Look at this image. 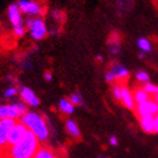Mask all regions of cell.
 <instances>
[{
	"label": "cell",
	"mask_w": 158,
	"mask_h": 158,
	"mask_svg": "<svg viewBox=\"0 0 158 158\" xmlns=\"http://www.w3.org/2000/svg\"><path fill=\"white\" fill-rule=\"evenodd\" d=\"M39 149V138L34 132L28 130L17 145L9 148L8 158H33Z\"/></svg>",
	"instance_id": "cell-1"
},
{
	"label": "cell",
	"mask_w": 158,
	"mask_h": 158,
	"mask_svg": "<svg viewBox=\"0 0 158 158\" xmlns=\"http://www.w3.org/2000/svg\"><path fill=\"white\" fill-rule=\"evenodd\" d=\"M18 6H19L22 13L27 14V15H33L37 16L43 13L42 7L35 1H31V0H18Z\"/></svg>",
	"instance_id": "cell-8"
},
{
	"label": "cell",
	"mask_w": 158,
	"mask_h": 158,
	"mask_svg": "<svg viewBox=\"0 0 158 158\" xmlns=\"http://www.w3.org/2000/svg\"><path fill=\"white\" fill-rule=\"evenodd\" d=\"M14 34L17 35V36H23L25 34V27L22 25V26H17L14 27Z\"/></svg>",
	"instance_id": "cell-23"
},
{
	"label": "cell",
	"mask_w": 158,
	"mask_h": 158,
	"mask_svg": "<svg viewBox=\"0 0 158 158\" xmlns=\"http://www.w3.org/2000/svg\"><path fill=\"white\" fill-rule=\"evenodd\" d=\"M154 99H155L156 102H157V103H158V94H157V95H156V96H155V98H154Z\"/></svg>",
	"instance_id": "cell-31"
},
{
	"label": "cell",
	"mask_w": 158,
	"mask_h": 158,
	"mask_svg": "<svg viewBox=\"0 0 158 158\" xmlns=\"http://www.w3.org/2000/svg\"><path fill=\"white\" fill-rule=\"evenodd\" d=\"M140 127L146 133H152L155 132V116L143 115L139 118Z\"/></svg>",
	"instance_id": "cell-12"
},
{
	"label": "cell",
	"mask_w": 158,
	"mask_h": 158,
	"mask_svg": "<svg viewBox=\"0 0 158 158\" xmlns=\"http://www.w3.org/2000/svg\"><path fill=\"white\" fill-rule=\"evenodd\" d=\"M112 96L114 97L115 101L121 102V97H122V86L121 85H113Z\"/></svg>",
	"instance_id": "cell-22"
},
{
	"label": "cell",
	"mask_w": 158,
	"mask_h": 158,
	"mask_svg": "<svg viewBox=\"0 0 158 158\" xmlns=\"http://www.w3.org/2000/svg\"><path fill=\"white\" fill-rule=\"evenodd\" d=\"M69 101L73 103V105H82V104H84L82 96H81V94H79V93H73V94H71L69 97Z\"/></svg>",
	"instance_id": "cell-21"
},
{
	"label": "cell",
	"mask_w": 158,
	"mask_h": 158,
	"mask_svg": "<svg viewBox=\"0 0 158 158\" xmlns=\"http://www.w3.org/2000/svg\"><path fill=\"white\" fill-rule=\"evenodd\" d=\"M33 158H59V157L56 155V152H53V150L43 147V148H40L37 150V152L35 154V156Z\"/></svg>",
	"instance_id": "cell-17"
},
{
	"label": "cell",
	"mask_w": 158,
	"mask_h": 158,
	"mask_svg": "<svg viewBox=\"0 0 158 158\" xmlns=\"http://www.w3.org/2000/svg\"><path fill=\"white\" fill-rule=\"evenodd\" d=\"M110 71L113 73L114 78L116 79H125L129 77V70L127 67H124L123 64H120V63H115L111 67Z\"/></svg>",
	"instance_id": "cell-13"
},
{
	"label": "cell",
	"mask_w": 158,
	"mask_h": 158,
	"mask_svg": "<svg viewBox=\"0 0 158 158\" xmlns=\"http://www.w3.org/2000/svg\"><path fill=\"white\" fill-rule=\"evenodd\" d=\"M149 96L150 95H149L143 88H137L135 92H133V97H135V101L137 105H138V104H141V103L147 102V101L150 98Z\"/></svg>",
	"instance_id": "cell-15"
},
{
	"label": "cell",
	"mask_w": 158,
	"mask_h": 158,
	"mask_svg": "<svg viewBox=\"0 0 158 158\" xmlns=\"http://www.w3.org/2000/svg\"><path fill=\"white\" fill-rule=\"evenodd\" d=\"M27 131H28V129H27L26 125L23 124L22 122H18V123L14 127L11 132H10L9 138H8V143H7L8 148H11L13 146L17 145V143L25 137Z\"/></svg>",
	"instance_id": "cell-6"
},
{
	"label": "cell",
	"mask_w": 158,
	"mask_h": 158,
	"mask_svg": "<svg viewBox=\"0 0 158 158\" xmlns=\"http://www.w3.org/2000/svg\"><path fill=\"white\" fill-rule=\"evenodd\" d=\"M26 26L30 30L32 37L36 41L43 40L48 34L45 23L42 18H30V19H27Z\"/></svg>",
	"instance_id": "cell-4"
},
{
	"label": "cell",
	"mask_w": 158,
	"mask_h": 158,
	"mask_svg": "<svg viewBox=\"0 0 158 158\" xmlns=\"http://www.w3.org/2000/svg\"><path fill=\"white\" fill-rule=\"evenodd\" d=\"M110 143L112 146H118V138L116 137H114V135H112L111 138H110Z\"/></svg>",
	"instance_id": "cell-27"
},
{
	"label": "cell",
	"mask_w": 158,
	"mask_h": 158,
	"mask_svg": "<svg viewBox=\"0 0 158 158\" xmlns=\"http://www.w3.org/2000/svg\"><path fill=\"white\" fill-rule=\"evenodd\" d=\"M137 45L142 52H150L152 51V43L148 39H145V37H140V39L137 41Z\"/></svg>",
	"instance_id": "cell-18"
},
{
	"label": "cell",
	"mask_w": 158,
	"mask_h": 158,
	"mask_svg": "<svg viewBox=\"0 0 158 158\" xmlns=\"http://www.w3.org/2000/svg\"><path fill=\"white\" fill-rule=\"evenodd\" d=\"M135 112L138 114V116H143V115H152L155 116L158 114V103L155 99L149 98L147 102L138 104L135 106Z\"/></svg>",
	"instance_id": "cell-7"
},
{
	"label": "cell",
	"mask_w": 158,
	"mask_h": 158,
	"mask_svg": "<svg viewBox=\"0 0 158 158\" xmlns=\"http://www.w3.org/2000/svg\"><path fill=\"white\" fill-rule=\"evenodd\" d=\"M135 79H137L139 82H142V84L145 85V84H148L149 82L150 76H149L148 73L140 70V71H137V73H135Z\"/></svg>",
	"instance_id": "cell-19"
},
{
	"label": "cell",
	"mask_w": 158,
	"mask_h": 158,
	"mask_svg": "<svg viewBox=\"0 0 158 158\" xmlns=\"http://www.w3.org/2000/svg\"><path fill=\"white\" fill-rule=\"evenodd\" d=\"M8 17H9V20L11 25L14 27L17 26H22L23 25V18H22V10H20L18 3H11L8 7Z\"/></svg>",
	"instance_id": "cell-9"
},
{
	"label": "cell",
	"mask_w": 158,
	"mask_h": 158,
	"mask_svg": "<svg viewBox=\"0 0 158 158\" xmlns=\"http://www.w3.org/2000/svg\"><path fill=\"white\" fill-rule=\"evenodd\" d=\"M121 102L127 109L135 110L137 104H135V97H133V92H131L127 86H122V97Z\"/></svg>",
	"instance_id": "cell-10"
},
{
	"label": "cell",
	"mask_w": 158,
	"mask_h": 158,
	"mask_svg": "<svg viewBox=\"0 0 158 158\" xmlns=\"http://www.w3.org/2000/svg\"><path fill=\"white\" fill-rule=\"evenodd\" d=\"M20 122L26 125L28 130L34 132L37 138H39V140H41V141H44V140L49 138L48 125H46L45 121L43 120L42 116L39 115L37 113L27 112L26 114H24L20 118Z\"/></svg>",
	"instance_id": "cell-2"
},
{
	"label": "cell",
	"mask_w": 158,
	"mask_h": 158,
	"mask_svg": "<svg viewBox=\"0 0 158 158\" xmlns=\"http://www.w3.org/2000/svg\"><path fill=\"white\" fill-rule=\"evenodd\" d=\"M59 109L64 114H73L75 112V105L69 99H61L59 102Z\"/></svg>",
	"instance_id": "cell-16"
},
{
	"label": "cell",
	"mask_w": 158,
	"mask_h": 158,
	"mask_svg": "<svg viewBox=\"0 0 158 158\" xmlns=\"http://www.w3.org/2000/svg\"><path fill=\"white\" fill-rule=\"evenodd\" d=\"M17 94V89L15 88V87H10V88H8L5 92V96L6 97H13V96H15Z\"/></svg>",
	"instance_id": "cell-24"
},
{
	"label": "cell",
	"mask_w": 158,
	"mask_h": 158,
	"mask_svg": "<svg viewBox=\"0 0 158 158\" xmlns=\"http://www.w3.org/2000/svg\"><path fill=\"white\" fill-rule=\"evenodd\" d=\"M44 79H45L46 81H51L52 80V73H49V71L44 73Z\"/></svg>",
	"instance_id": "cell-28"
},
{
	"label": "cell",
	"mask_w": 158,
	"mask_h": 158,
	"mask_svg": "<svg viewBox=\"0 0 158 158\" xmlns=\"http://www.w3.org/2000/svg\"><path fill=\"white\" fill-rule=\"evenodd\" d=\"M53 15H54V18H56L58 20L62 19V13H61V11H59V10H54Z\"/></svg>",
	"instance_id": "cell-26"
},
{
	"label": "cell",
	"mask_w": 158,
	"mask_h": 158,
	"mask_svg": "<svg viewBox=\"0 0 158 158\" xmlns=\"http://www.w3.org/2000/svg\"><path fill=\"white\" fill-rule=\"evenodd\" d=\"M20 97H22L24 102L31 106H39L40 104L39 97L28 87H23L22 88V90H20Z\"/></svg>",
	"instance_id": "cell-11"
},
{
	"label": "cell",
	"mask_w": 158,
	"mask_h": 158,
	"mask_svg": "<svg viewBox=\"0 0 158 158\" xmlns=\"http://www.w3.org/2000/svg\"><path fill=\"white\" fill-rule=\"evenodd\" d=\"M16 124V118H7L0 120V148L7 146L10 132Z\"/></svg>",
	"instance_id": "cell-5"
},
{
	"label": "cell",
	"mask_w": 158,
	"mask_h": 158,
	"mask_svg": "<svg viewBox=\"0 0 158 158\" xmlns=\"http://www.w3.org/2000/svg\"><path fill=\"white\" fill-rule=\"evenodd\" d=\"M105 80H106L107 82H113V81H115V78H114V76H113V73H111L110 70L105 73Z\"/></svg>",
	"instance_id": "cell-25"
},
{
	"label": "cell",
	"mask_w": 158,
	"mask_h": 158,
	"mask_svg": "<svg viewBox=\"0 0 158 158\" xmlns=\"http://www.w3.org/2000/svg\"><path fill=\"white\" fill-rule=\"evenodd\" d=\"M27 113V107L25 104L16 103L13 105H2L0 106V120L7 118H22Z\"/></svg>",
	"instance_id": "cell-3"
},
{
	"label": "cell",
	"mask_w": 158,
	"mask_h": 158,
	"mask_svg": "<svg viewBox=\"0 0 158 158\" xmlns=\"http://www.w3.org/2000/svg\"><path fill=\"white\" fill-rule=\"evenodd\" d=\"M99 158H104V157H99Z\"/></svg>",
	"instance_id": "cell-33"
},
{
	"label": "cell",
	"mask_w": 158,
	"mask_h": 158,
	"mask_svg": "<svg viewBox=\"0 0 158 158\" xmlns=\"http://www.w3.org/2000/svg\"><path fill=\"white\" fill-rule=\"evenodd\" d=\"M66 130L68 132V135L73 137V138H79L80 137V130L78 128V124L71 118H69L66 122Z\"/></svg>",
	"instance_id": "cell-14"
},
{
	"label": "cell",
	"mask_w": 158,
	"mask_h": 158,
	"mask_svg": "<svg viewBox=\"0 0 158 158\" xmlns=\"http://www.w3.org/2000/svg\"><path fill=\"white\" fill-rule=\"evenodd\" d=\"M155 132L158 133V114L155 115Z\"/></svg>",
	"instance_id": "cell-29"
},
{
	"label": "cell",
	"mask_w": 158,
	"mask_h": 158,
	"mask_svg": "<svg viewBox=\"0 0 158 158\" xmlns=\"http://www.w3.org/2000/svg\"><path fill=\"white\" fill-rule=\"evenodd\" d=\"M139 58H140V59H143V58H145V52L139 53Z\"/></svg>",
	"instance_id": "cell-30"
},
{
	"label": "cell",
	"mask_w": 158,
	"mask_h": 158,
	"mask_svg": "<svg viewBox=\"0 0 158 158\" xmlns=\"http://www.w3.org/2000/svg\"><path fill=\"white\" fill-rule=\"evenodd\" d=\"M102 59H103V58L101 56H97V60H102Z\"/></svg>",
	"instance_id": "cell-32"
},
{
	"label": "cell",
	"mask_w": 158,
	"mask_h": 158,
	"mask_svg": "<svg viewBox=\"0 0 158 158\" xmlns=\"http://www.w3.org/2000/svg\"><path fill=\"white\" fill-rule=\"evenodd\" d=\"M142 88L145 89L146 92L148 93L149 95H154L156 96L158 94V86L155 84H152V82H148V84H145Z\"/></svg>",
	"instance_id": "cell-20"
}]
</instances>
